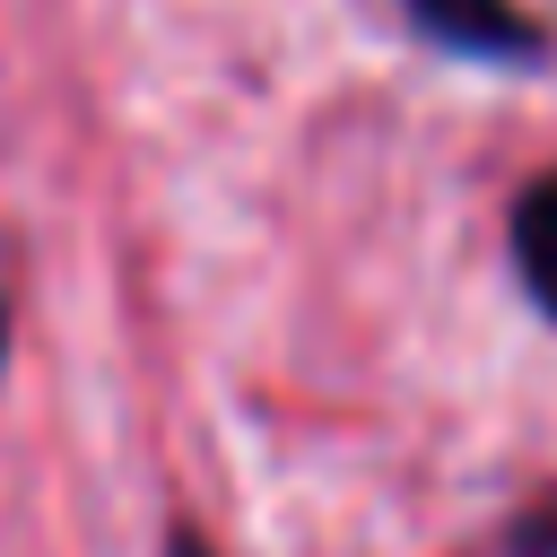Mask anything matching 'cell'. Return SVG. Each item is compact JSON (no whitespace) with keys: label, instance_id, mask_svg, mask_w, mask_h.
Returning a JSON list of instances; mask_svg holds the SVG:
<instances>
[{"label":"cell","instance_id":"obj_3","mask_svg":"<svg viewBox=\"0 0 557 557\" xmlns=\"http://www.w3.org/2000/svg\"><path fill=\"white\" fill-rule=\"evenodd\" d=\"M505 557H557V513H531L522 531H513V548Z\"/></svg>","mask_w":557,"mask_h":557},{"label":"cell","instance_id":"obj_4","mask_svg":"<svg viewBox=\"0 0 557 557\" xmlns=\"http://www.w3.org/2000/svg\"><path fill=\"white\" fill-rule=\"evenodd\" d=\"M165 557H209V548H200L191 531H174V548H165Z\"/></svg>","mask_w":557,"mask_h":557},{"label":"cell","instance_id":"obj_2","mask_svg":"<svg viewBox=\"0 0 557 557\" xmlns=\"http://www.w3.org/2000/svg\"><path fill=\"white\" fill-rule=\"evenodd\" d=\"M513 270L540 313H557V165L513 200Z\"/></svg>","mask_w":557,"mask_h":557},{"label":"cell","instance_id":"obj_5","mask_svg":"<svg viewBox=\"0 0 557 557\" xmlns=\"http://www.w3.org/2000/svg\"><path fill=\"white\" fill-rule=\"evenodd\" d=\"M0 348H9V313H0Z\"/></svg>","mask_w":557,"mask_h":557},{"label":"cell","instance_id":"obj_1","mask_svg":"<svg viewBox=\"0 0 557 557\" xmlns=\"http://www.w3.org/2000/svg\"><path fill=\"white\" fill-rule=\"evenodd\" d=\"M400 9H409V26H418L426 44H444V52H461V61H487V70H531V61H548V26L522 17L513 0H400Z\"/></svg>","mask_w":557,"mask_h":557}]
</instances>
